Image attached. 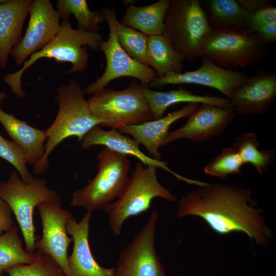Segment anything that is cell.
<instances>
[{
    "label": "cell",
    "instance_id": "3957f363",
    "mask_svg": "<svg viewBox=\"0 0 276 276\" xmlns=\"http://www.w3.org/2000/svg\"><path fill=\"white\" fill-rule=\"evenodd\" d=\"M61 29L57 35L44 48L31 55L15 72L4 76V82L12 93L19 98L26 94L21 85V78L25 72L41 58L53 59L58 62H68L72 66L68 74L79 73L87 67L88 47L100 52V44L103 41L99 33H91L73 28L69 18L61 19Z\"/></svg>",
    "mask_w": 276,
    "mask_h": 276
},
{
    "label": "cell",
    "instance_id": "f35d334b",
    "mask_svg": "<svg viewBox=\"0 0 276 276\" xmlns=\"http://www.w3.org/2000/svg\"><path fill=\"white\" fill-rule=\"evenodd\" d=\"M176 276H185V275H181V274H178Z\"/></svg>",
    "mask_w": 276,
    "mask_h": 276
},
{
    "label": "cell",
    "instance_id": "4fadbf2b",
    "mask_svg": "<svg viewBox=\"0 0 276 276\" xmlns=\"http://www.w3.org/2000/svg\"><path fill=\"white\" fill-rule=\"evenodd\" d=\"M28 27L10 55L18 65L41 50L59 33L61 18L50 0L33 1L30 7Z\"/></svg>",
    "mask_w": 276,
    "mask_h": 276
},
{
    "label": "cell",
    "instance_id": "d4e9b609",
    "mask_svg": "<svg viewBox=\"0 0 276 276\" xmlns=\"http://www.w3.org/2000/svg\"><path fill=\"white\" fill-rule=\"evenodd\" d=\"M146 56L158 78L182 72L183 60L164 34L148 37Z\"/></svg>",
    "mask_w": 276,
    "mask_h": 276
},
{
    "label": "cell",
    "instance_id": "7a4b0ae2",
    "mask_svg": "<svg viewBox=\"0 0 276 276\" xmlns=\"http://www.w3.org/2000/svg\"><path fill=\"white\" fill-rule=\"evenodd\" d=\"M84 94V89L75 80L57 89L54 98L58 106L57 114L52 124L46 129L44 153L33 166V171L35 174H41L47 171L49 155L63 140L76 136L81 141L92 128L101 127L105 123L103 120L92 114Z\"/></svg>",
    "mask_w": 276,
    "mask_h": 276
},
{
    "label": "cell",
    "instance_id": "d590c367",
    "mask_svg": "<svg viewBox=\"0 0 276 276\" xmlns=\"http://www.w3.org/2000/svg\"><path fill=\"white\" fill-rule=\"evenodd\" d=\"M238 1L250 15L264 7L272 5L271 2L267 0H238Z\"/></svg>",
    "mask_w": 276,
    "mask_h": 276
},
{
    "label": "cell",
    "instance_id": "1f68e13d",
    "mask_svg": "<svg viewBox=\"0 0 276 276\" xmlns=\"http://www.w3.org/2000/svg\"><path fill=\"white\" fill-rule=\"evenodd\" d=\"M0 158L11 164L17 170L22 180L29 183L34 177L30 173L22 149L13 141H10L0 134Z\"/></svg>",
    "mask_w": 276,
    "mask_h": 276
},
{
    "label": "cell",
    "instance_id": "52a82bcc",
    "mask_svg": "<svg viewBox=\"0 0 276 276\" xmlns=\"http://www.w3.org/2000/svg\"><path fill=\"white\" fill-rule=\"evenodd\" d=\"M164 35L183 61H195L212 30L199 0H170Z\"/></svg>",
    "mask_w": 276,
    "mask_h": 276
},
{
    "label": "cell",
    "instance_id": "4316f807",
    "mask_svg": "<svg viewBox=\"0 0 276 276\" xmlns=\"http://www.w3.org/2000/svg\"><path fill=\"white\" fill-rule=\"evenodd\" d=\"M35 259V252L23 248L18 228L13 225L0 236V274L13 266L30 264Z\"/></svg>",
    "mask_w": 276,
    "mask_h": 276
},
{
    "label": "cell",
    "instance_id": "ffe728a7",
    "mask_svg": "<svg viewBox=\"0 0 276 276\" xmlns=\"http://www.w3.org/2000/svg\"><path fill=\"white\" fill-rule=\"evenodd\" d=\"M6 97L5 91L0 92V123L13 141L23 150L27 164L34 166L44 155L47 130L32 127L4 111L1 104Z\"/></svg>",
    "mask_w": 276,
    "mask_h": 276
},
{
    "label": "cell",
    "instance_id": "8fae6325",
    "mask_svg": "<svg viewBox=\"0 0 276 276\" xmlns=\"http://www.w3.org/2000/svg\"><path fill=\"white\" fill-rule=\"evenodd\" d=\"M158 218L153 209L145 225L121 252L114 276H167L155 248Z\"/></svg>",
    "mask_w": 276,
    "mask_h": 276
},
{
    "label": "cell",
    "instance_id": "484cf974",
    "mask_svg": "<svg viewBox=\"0 0 276 276\" xmlns=\"http://www.w3.org/2000/svg\"><path fill=\"white\" fill-rule=\"evenodd\" d=\"M258 135L245 132L239 136L233 147L237 150L244 164H250L260 174L266 173L274 162L275 149L260 150Z\"/></svg>",
    "mask_w": 276,
    "mask_h": 276
},
{
    "label": "cell",
    "instance_id": "7c38bea8",
    "mask_svg": "<svg viewBox=\"0 0 276 276\" xmlns=\"http://www.w3.org/2000/svg\"><path fill=\"white\" fill-rule=\"evenodd\" d=\"M41 219L42 232L37 236L35 250L51 257L60 266L64 276H73L68 264L67 251L73 241L68 237L66 224L72 214L62 206L59 196L42 202L37 206Z\"/></svg>",
    "mask_w": 276,
    "mask_h": 276
},
{
    "label": "cell",
    "instance_id": "9c48e42d",
    "mask_svg": "<svg viewBox=\"0 0 276 276\" xmlns=\"http://www.w3.org/2000/svg\"><path fill=\"white\" fill-rule=\"evenodd\" d=\"M57 196V192L47 186L46 180L34 177L31 181L26 183L15 171L6 181L0 182V198L14 214L28 252L34 253L36 250L37 236L33 219L35 208Z\"/></svg>",
    "mask_w": 276,
    "mask_h": 276
},
{
    "label": "cell",
    "instance_id": "30bf717a",
    "mask_svg": "<svg viewBox=\"0 0 276 276\" xmlns=\"http://www.w3.org/2000/svg\"><path fill=\"white\" fill-rule=\"evenodd\" d=\"M109 30V37L100 44V50L104 54L106 65L102 76L85 89V94L93 95L105 88L112 80L123 77L138 79L143 87L149 84L157 75L150 66L130 57L120 45L117 34L118 20L113 8H104L101 10Z\"/></svg>",
    "mask_w": 276,
    "mask_h": 276
},
{
    "label": "cell",
    "instance_id": "7402d4cb",
    "mask_svg": "<svg viewBox=\"0 0 276 276\" xmlns=\"http://www.w3.org/2000/svg\"><path fill=\"white\" fill-rule=\"evenodd\" d=\"M204 3L202 7L212 29L255 33L251 15L238 1L209 0Z\"/></svg>",
    "mask_w": 276,
    "mask_h": 276
},
{
    "label": "cell",
    "instance_id": "e0dca14e",
    "mask_svg": "<svg viewBox=\"0 0 276 276\" xmlns=\"http://www.w3.org/2000/svg\"><path fill=\"white\" fill-rule=\"evenodd\" d=\"M92 212L87 211L78 222L72 216L66 224V231L74 242L68 264L73 276H114V268H105L95 260L89 246L88 235Z\"/></svg>",
    "mask_w": 276,
    "mask_h": 276
},
{
    "label": "cell",
    "instance_id": "4dcf8cb0",
    "mask_svg": "<svg viewBox=\"0 0 276 276\" xmlns=\"http://www.w3.org/2000/svg\"><path fill=\"white\" fill-rule=\"evenodd\" d=\"M244 165L237 150L234 147L223 149L204 169V172L222 179L240 173Z\"/></svg>",
    "mask_w": 276,
    "mask_h": 276
},
{
    "label": "cell",
    "instance_id": "d6986e66",
    "mask_svg": "<svg viewBox=\"0 0 276 276\" xmlns=\"http://www.w3.org/2000/svg\"><path fill=\"white\" fill-rule=\"evenodd\" d=\"M199 104L191 103L164 117L141 124L127 126L119 130L121 133L128 134L139 144L143 145L152 158L162 160L159 151L169 133L171 125L176 121L187 117Z\"/></svg>",
    "mask_w": 276,
    "mask_h": 276
},
{
    "label": "cell",
    "instance_id": "ab89813d",
    "mask_svg": "<svg viewBox=\"0 0 276 276\" xmlns=\"http://www.w3.org/2000/svg\"><path fill=\"white\" fill-rule=\"evenodd\" d=\"M0 276H2V275L0 274Z\"/></svg>",
    "mask_w": 276,
    "mask_h": 276
},
{
    "label": "cell",
    "instance_id": "cb8c5ba5",
    "mask_svg": "<svg viewBox=\"0 0 276 276\" xmlns=\"http://www.w3.org/2000/svg\"><path fill=\"white\" fill-rule=\"evenodd\" d=\"M143 92L150 106L153 120L162 117L170 106L180 103H207L223 107L232 106L227 99L195 95L182 87L166 91H156L148 87H143Z\"/></svg>",
    "mask_w": 276,
    "mask_h": 276
},
{
    "label": "cell",
    "instance_id": "9a60e30c",
    "mask_svg": "<svg viewBox=\"0 0 276 276\" xmlns=\"http://www.w3.org/2000/svg\"><path fill=\"white\" fill-rule=\"evenodd\" d=\"M245 73L220 67L206 58L196 70L171 73L155 79L149 86L182 84H198L216 89L229 100L234 90L248 78Z\"/></svg>",
    "mask_w": 276,
    "mask_h": 276
},
{
    "label": "cell",
    "instance_id": "5bb4252c",
    "mask_svg": "<svg viewBox=\"0 0 276 276\" xmlns=\"http://www.w3.org/2000/svg\"><path fill=\"white\" fill-rule=\"evenodd\" d=\"M235 112L232 106L223 107L211 104H199L187 117V122L183 126L169 132L163 147L179 139L201 142L218 135L233 121Z\"/></svg>",
    "mask_w": 276,
    "mask_h": 276
},
{
    "label": "cell",
    "instance_id": "ba28073f",
    "mask_svg": "<svg viewBox=\"0 0 276 276\" xmlns=\"http://www.w3.org/2000/svg\"><path fill=\"white\" fill-rule=\"evenodd\" d=\"M143 87L132 79L122 90L104 88L87 100L90 111L93 116L105 121L102 126L117 130L153 120Z\"/></svg>",
    "mask_w": 276,
    "mask_h": 276
},
{
    "label": "cell",
    "instance_id": "277c9868",
    "mask_svg": "<svg viewBox=\"0 0 276 276\" xmlns=\"http://www.w3.org/2000/svg\"><path fill=\"white\" fill-rule=\"evenodd\" d=\"M157 168L153 166L144 167L140 162L137 163L122 193L104 209L115 236L121 235L127 219L147 211L154 198L160 197L169 201H176V196L159 182Z\"/></svg>",
    "mask_w": 276,
    "mask_h": 276
},
{
    "label": "cell",
    "instance_id": "83f0119b",
    "mask_svg": "<svg viewBox=\"0 0 276 276\" xmlns=\"http://www.w3.org/2000/svg\"><path fill=\"white\" fill-rule=\"evenodd\" d=\"M57 8L61 19L73 14L78 29L84 31L98 33L101 30L100 24L105 21L101 10L91 11L85 0H58Z\"/></svg>",
    "mask_w": 276,
    "mask_h": 276
},
{
    "label": "cell",
    "instance_id": "e575fe53",
    "mask_svg": "<svg viewBox=\"0 0 276 276\" xmlns=\"http://www.w3.org/2000/svg\"><path fill=\"white\" fill-rule=\"evenodd\" d=\"M266 43L276 41V22H273L258 27L255 30Z\"/></svg>",
    "mask_w": 276,
    "mask_h": 276
},
{
    "label": "cell",
    "instance_id": "44dd1931",
    "mask_svg": "<svg viewBox=\"0 0 276 276\" xmlns=\"http://www.w3.org/2000/svg\"><path fill=\"white\" fill-rule=\"evenodd\" d=\"M32 0H6L0 3V66L5 68L12 50L22 38V30Z\"/></svg>",
    "mask_w": 276,
    "mask_h": 276
},
{
    "label": "cell",
    "instance_id": "74e56055",
    "mask_svg": "<svg viewBox=\"0 0 276 276\" xmlns=\"http://www.w3.org/2000/svg\"><path fill=\"white\" fill-rule=\"evenodd\" d=\"M6 0H0V3H4L6 1Z\"/></svg>",
    "mask_w": 276,
    "mask_h": 276
},
{
    "label": "cell",
    "instance_id": "2e32d148",
    "mask_svg": "<svg viewBox=\"0 0 276 276\" xmlns=\"http://www.w3.org/2000/svg\"><path fill=\"white\" fill-rule=\"evenodd\" d=\"M276 97V73L260 68L239 87L229 99L239 115L267 113Z\"/></svg>",
    "mask_w": 276,
    "mask_h": 276
},
{
    "label": "cell",
    "instance_id": "d6a6232c",
    "mask_svg": "<svg viewBox=\"0 0 276 276\" xmlns=\"http://www.w3.org/2000/svg\"><path fill=\"white\" fill-rule=\"evenodd\" d=\"M251 22L254 32L258 27L276 22V8L270 5L261 9L251 15Z\"/></svg>",
    "mask_w": 276,
    "mask_h": 276
},
{
    "label": "cell",
    "instance_id": "f1b7e54d",
    "mask_svg": "<svg viewBox=\"0 0 276 276\" xmlns=\"http://www.w3.org/2000/svg\"><path fill=\"white\" fill-rule=\"evenodd\" d=\"M117 34L120 45L130 57L149 65L146 56L148 36L122 25L119 21L117 22Z\"/></svg>",
    "mask_w": 276,
    "mask_h": 276
},
{
    "label": "cell",
    "instance_id": "603a6c76",
    "mask_svg": "<svg viewBox=\"0 0 276 276\" xmlns=\"http://www.w3.org/2000/svg\"><path fill=\"white\" fill-rule=\"evenodd\" d=\"M170 3V0H159L144 6L130 5L120 22L148 37L163 35L165 17Z\"/></svg>",
    "mask_w": 276,
    "mask_h": 276
},
{
    "label": "cell",
    "instance_id": "5b68a950",
    "mask_svg": "<svg viewBox=\"0 0 276 276\" xmlns=\"http://www.w3.org/2000/svg\"><path fill=\"white\" fill-rule=\"evenodd\" d=\"M97 159V174L86 186L73 193L71 206L91 212L104 210L119 197L126 186L130 168L127 156L105 147Z\"/></svg>",
    "mask_w": 276,
    "mask_h": 276
},
{
    "label": "cell",
    "instance_id": "836d02e7",
    "mask_svg": "<svg viewBox=\"0 0 276 276\" xmlns=\"http://www.w3.org/2000/svg\"><path fill=\"white\" fill-rule=\"evenodd\" d=\"M13 225L12 211L6 202L0 198V236Z\"/></svg>",
    "mask_w": 276,
    "mask_h": 276
},
{
    "label": "cell",
    "instance_id": "6da1fadb",
    "mask_svg": "<svg viewBox=\"0 0 276 276\" xmlns=\"http://www.w3.org/2000/svg\"><path fill=\"white\" fill-rule=\"evenodd\" d=\"M251 194L249 188L208 183L180 198L176 217H199L218 234L242 233L257 244L266 247L272 233Z\"/></svg>",
    "mask_w": 276,
    "mask_h": 276
},
{
    "label": "cell",
    "instance_id": "8d00e7d4",
    "mask_svg": "<svg viewBox=\"0 0 276 276\" xmlns=\"http://www.w3.org/2000/svg\"><path fill=\"white\" fill-rule=\"evenodd\" d=\"M136 1L134 0H123L122 1L123 3L124 4L125 6L126 7H128L130 5H133L134 3H135Z\"/></svg>",
    "mask_w": 276,
    "mask_h": 276
},
{
    "label": "cell",
    "instance_id": "ac0fdd59",
    "mask_svg": "<svg viewBox=\"0 0 276 276\" xmlns=\"http://www.w3.org/2000/svg\"><path fill=\"white\" fill-rule=\"evenodd\" d=\"M81 147L87 149L93 146L102 145L110 150L124 155H131L137 158L144 166H153L171 173L176 178L189 185H197L198 181L184 177L172 170L168 164L162 160H156L143 153L139 144L133 139L122 134L117 130H105L97 126L92 128L83 137Z\"/></svg>",
    "mask_w": 276,
    "mask_h": 276
},
{
    "label": "cell",
    "instance_id": "f546056e",
    "mask_svg": "<svg viewBox=\"0 0 276 276\" xmlns=\"http://www.w3.org/2000/svg\"><path fill=\"white\" fill-rule=\"evenodd\" d=\"M5 272L9 276H64L60 266L51 257L37 250L32 263L12 267Z\"/></svg>",
    "mask_w": 276,
    "mask_h": 276
},
{
    "label": "cell",
    "instance_id": "8992f818",
    "mask_svg": "<svg viewBox=\"0 0 276 276\" xmlns=\"http://www.w3.org/2000/svg\"><path fill=\"white\" fill-rule=\"evenodd\" d=\"M268 55V43L256 33L212 29L200 47L198 58L233 70L258 66Z\"/></svg>",
    "mask_w": 276,
    "mask_h": 276
}]
</instances>
